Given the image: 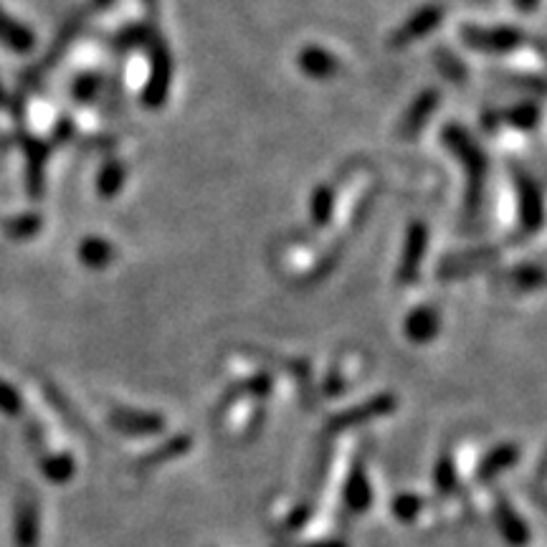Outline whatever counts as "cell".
Returning <instances> with one entry per match:
<instances>
[{
    "instance_id": "obj_1",
    "label": "cell",
    "mask_w": 547,
    "mask_h": 547,
    "mask_svg": "<svg viewBox=\"0 0 547 547\" xmlns=\"http://www.w3.org/2000/svg\"><path fill=\"white\" fill-rule=\"evenodd\" d=\"M441 142H444L446 150L459 160L461 170L466 175V190H464V213L469 218H474L482 208L484 198V185H487L489 175V160L484 155L482 145L474 140L469 132L464 130L456 122H449V125L441 130Z\"/></svg>"
},
{
    "instance_id": "obj_2",
    "label": "cell",
    "mask_w": 547,
    "mask_h": 547,
    "mask_svg": "<svg viewBox=\"0 0 547 547\" xmlns=\"http://www.w3.org/2000/svg\"><path fill=\"white\" fill-rule=\"evenodd\" d=\"M145 46L150 49V76H147L140 99L147 109H163L170 92V82H173V56H170L165 38H160V33L155 31L150 33Z\"/></svg>"
},
{
    "instance_id": "obj_3",
    "label": "cell",
    "mask_w": 547,
    "mask_h": 547,
    "mask_svg": "<svg viewBox=\"0 0 547 547\" xmlns=\"http://www.w3.org/2000/svg\"><path fill=\"white\" fill-rule=\"evenodd\" d=\"M461 41L479 54H510L525 44V33L512 26H464L461 28Z\"/></svg>"
},
{
    "instance_id": "obj_4",
    "label": "cell",
    "mask_w": 547,
    "mask_h": 547,
    "mask_svg": "<svg viewBox=\"0 0 547 547\" xmlns=\"http://www.w3.org/2000/svg\"><path fill=\"white\" fill-rule=\"evenodd\" d=\"M512 178H515V190H517V216H520V228L525 233H537L542 228V193L540 185L535 183L530 173L515 168L512 170Z\"/></svg>"
},
{
    "instance_id": "obj_5",
    "label": "cell",
    "mask_w": 547,
    "mask_h": 547,
    "mask_svg": "<svg viewBox=\"0 0 547 547\" xmlns=\"http://www.w3.org/2000/svg\"><path fill=\"white\" fill-rule=\"evenodd\" d=\"M428 251V226L423 221H413L406 231L401 264H398V284H413L421 274V264Z\"/></svg>"
},
{
    "instance_id": "obj_6",
    "label": "cell",
    "mask_w": 547,
    "mask_h": 547,
    "mask_svg": "<svg viewBox=\"0 0 547 547\" xmlns=\"http://www.w3.org/2000/svg\"><path fill=\"white\" fill-rule=\"evenodd\" d=\"M441 21H444V8L441 6L421 8V11L413 13V16L390 36V46H393V49H406V46L416 44L418 38L434 33L436 28L441 26Z\"/></svg>"
},
{
    "instance_id": "obj_7",
    "label": "cell",
    "mask_w": 547,
    "mask_h": 547,
    "mask_svg": "<svg viewBox=\"0 0 547 547\" xmlns=\"http://www.w3.org/2000/svg\"><path fill=\"white\" fill-rule=\"evenodd\" d=\"M439 102L441 94L436 92V89H426V92L418 94L411 102V107L406 109V114H403L401 125H398V135L406 137V140H413V137L421 135L423 127L428 125V120L434 117Z\"/></svg>"
},
{
    "instance_id": "obj_8",
    "label": "cell",
    "mask_w": 547,
    "mask_h": 547,
    "mask_svg": "<svg viewBox=\"0 0 547 547\" xmlns=\"http://www.w3.org/2000/svg\"><path fill=\"white\" fill-rule=\"evenodd\" d=\"M297 66L302 74H307L309 79H317V82H327V79L340 74V61H337V56L322 49V46H307V49L299 51Z\"/></svg>"
},
{
    "instance_id": "obj_9",
    "label": "cell",
    "mask_w": 547,
    "mask_h": 547,
    "mask_svg": "<svg viewBox=\"0 0 547 547\" xmlns=\"http://www.w3.org/2000/svg\"><path fill=\"white\" fill-rule=\"evenodd\" d=\"M494 261H497V251L494 249H477L469 251V254L451 256V259H446L444 266L439 269V277L459 279L466 277V274H477V271L492 266Z\"/></svg>"
},
{
    "instance_id": "obj_10",
    "label": "cell",
    "mask_w": 547,
    "mask_h": 547,
    "mask_svg": "<svg viewBox=\"0 0 547 547\" xmlns=\"http://www.w3.org/2000/svg\"><path fill=\"white\" fill-rule=\"evenodd\" d=\"M406 335L411 342H431L441 330V315L439 309L431 307V304H423L416 307L411 315L406 317Z\"/></svg>"
},
{
    "instance_id": "obj_11",
    "label": "cell",
    "mask_w": 547,
    "mask_h": 547,
    "mask_svg": "<svg viewBox=\"0 0 547 547\" xmlns=\"http://www.w3.org/2000/svg\"><path fill=\"white\" fill-rule=\"evenodd\" d=\"M79 261L89 269H104V266L112 264L114 259V246L109 244L102 236H87V239L79 244Z\"/></svg>"
},
{
    "instance_id": "obj_12",
    "label": "cell",
    "mask_w": 547,
    "mask_h": 547,
    "mask_svg": "<svg viewBox=\"0 0 547 547\" xmlns=\"http://www.w3.org/2000/svg\"><path fill=\"white\" fill-rule=\"evenodd\" d=\"M26 155H28V190L31 195L44 193V168L46 158H49V147L38 140L26 142Z\"/></svg>"
},
{
    "instance_id": "obj_13",
    "label": "cell",
    "mask_w": 547,
    "mask_h": 547,
    "mask_svg": "<svg viewBox=\"0 0 547 547\" xmlns=\"http://www.w3.org/2000/svg\"><path fill=\"white\" fill-rule=\"evenodd\" d=\"M0 41H3L8 49L18 51V54H26V51H31L33 44H36L33 33L28 31L26 26H21L18 21H13L11 16H6L3 11H0Z\"/></svg>"
},
{
    "instance_id": "obj_14",
    "label": "cell",
    "mask_w": 547,
    "mask_h": 547,
    "mask_svg": "<svg viewBox=\"0 0 547 547\" xmlns=\"http://www.w3.org/2000/svg\"><path fill=\"white\" fill-rule=\"evenodd\" d=\"M499 122L515 127V130L530 132L535 130L537 122H540V107H537L535 102H520L515 104V107L504 109V112L499 114Z\"/></svg>"
},
{
    "instance_id": "obj_15",
    "label": "cell",
    "mask_w": 547,
    "mask_h": 547,
    "mask_svg": "<svg viewBox=\"0 0 547 547\" xmlns=\"http://www.w3.org/2000/svg\"><path fill=\"white\" fill-rule=\"evenodd\" d=\"M332 213H335V193H332L330 185H320V188L312 193L309 216H312L315 226H327V223L332 221Z\"/></svg>"
},
{
    "instance_id": "obj_16",
    "label": "cell",
    "mask_w": 547,
    "mask_h": 547,
    "mask_svg": "<svg viewBox=\"0 0 547 547\" xmlns=\"http://www.w3.org/2000/svg\"><path fill=\"white\" fill-rule=\"evenodd\" d=\"M125 165L122 163H107L97 175V193L102 198H114V195L120 193L122 185H125Z\"/></svg>"
},
{
    "instance_id": "obj_17",
    "label": "cell",
    "mask_w": 547,
    "mask_h": 547,
    "mask_svg": "<svg viewBox=\"0 0 547 547\" xmlns=\"http://www.w3.org/2000/svg\"><path fill=\"white\" fill-rule=\"evenodd\" d=\"M99 89H102V79H99L97 74H82V76H76L74 87H71V94H74V99L79 104H89L97 99Z\"/></svg>"
},
{
    "instance_id": "obj_18",
    "label": "cell",
    "mask_w": 547,
    "mask_h": 547,
    "mask_svg": "<svg viewBox=\"0 0 547 547\" xmlns=\"http://www.w3.org/2000/svg\"><path fill=\"white\" fill-rule=\"evenodd\" d=\"M512 279H515L517 289H522V292H532V289H540L545 274H542V269L537 264H522L517 266Z\"/></svg>"
},
{
    "instance_id": "obj_19",
    "label": "cell",
    "mask_w": 547,
    "mask_h": 547,
    "mask_svg": "<svg viewBox=\"0 0 547 547\" xmlns=\"http://www.w3.org/2000/svg\"><path fill=\"white\" fill-rule=\"evenodd\" d=\"M8 233H11L13 239H28L33 233H38L41 228V218L38 216H18L8 223Z\"/></svg>"
},
{
    "instance_id": "obj_20",
    "label": "cell",
    "mask_w": 547,
    "mask_h": 547,
    "mask_svg": "<svg viewBox=\"0 0 547 547\" xmlns=\"http://www.w3.org/2000/svg\"><path fill=\"white\" fill-rule=\"evenodd\" d=\"M515 3H517V8H520V11H535L540 0H515Z\"/></svg>"
},
{
    "instance_id": "obj_21",
    "label": "cell",
    "mask_w": 547,
    "mask_h": 547,
    "mask_svg": "<svg viewBox=\"0 0 547 547\" xmlns=\"http://www.w3.org/2000/svg\"><path fill=\"white\" fill-rule=\"evenodd\" d=\"M0 104H3V92H0Z\"/></svg>"
}]
</instances>
